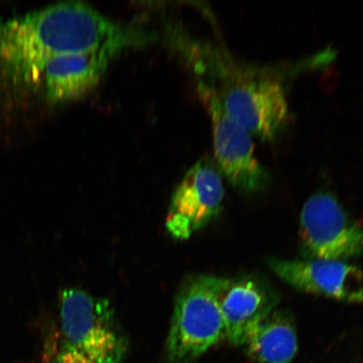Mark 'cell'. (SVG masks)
I'll return each instance as SVG.
<instances>
[{
  "label": "cell",
  "mask_w": 363,
  "mask_h": 363,
  "mask_svg": "<svg viewBox=\"0 0 363 363\" xmlns=\"http://www.w3.org/2000/svg\"><path fill=\"white\" fill-rule=\"evenodd\" d=\"M269 265L280 279L301 291L345 303H363V272L357 266L319 258H272Z\"/></svg>",
  "instance_id": "obj_8"
},
{
  "label": "cell",
  "mask_w": 363,
  "mask_h": 363,
  "mask_svg": "<svg viewBox=\"0 0 363 363\" xmlns=\"http://www.w3.org/2000/svg\"><path fill=\"white\" fill-rule=\"evenodd\" d=\"M49 363H95L88 357L67 343L60 352Z\"/></svg>",
  "instance_id": "obj_12"
},
{
  "label": "cell",
  "mask_w": 363,
  "mask_h": 363,
  "mask_svg": "<svg viewBox=\"0 0 363 363\" xmlns=\"http://www.w3.org/2000/svg\"><path fill=\"white\" fill-rule=\"evenodd\" d=\"M199 90L210 113L216 164L231 185L244 193L262 192L269 184V172L255 156L252 135L226 115L210 86Z\"/></svg>",
  "instance_id": "obj_5"
},
{
  "label": "cell",
  "mask_w": 363,
  "mask_h": 363,
  "mask_svg": "<svg viewBox=\"0 0 363 363\" xmlns=\"http://www.w3.org/2000/svg\"><path fill=\"white\" fill-rule=\"evenodd\" d=\"M118 54L113 50L101 49L50 58L43 71L49 101H74L88 94L96 88L108 63Z\"/></svg>",
  "instance_id": "obj_10"
},
{
  "label": "cell",
  "mask_w": 363,
  "mask_h": 363,
  "mask_svg": "<svg viewBox=\"0 0 363 363\" xmlns=\"http://www.w3.org/2000/svg\"><path fill=\"white\" fill-rule=\"evenodd\" d=\"M61 324L68 344L95 363H121L126 344L106 298L68 289L61 295Z\"/></svg>",
  "instance_id": "obj_3"
},
{
  "label": "cell",
  "mask_w": 363,
  "mask_h": 363,
  "mask_svg": "<svg viewBox=\"0 0 363 363\" xmlns=\"http://www.w3.org/2000/svg\"><path fill=\"white\" fill-rule=\"evenodd\" d=\"M210 87L226 115L251 135L274 140L287 121L288 101L278 81L242 77L226 82L220 89Z\"/></svg>",
  "instance_id": "obj_6"
},
{
  "label": "cell",
  "mask_w": 363,
  "mask_h": 363,
  "mask_svg": "<svg viewBox=\"0 0 363 363\" xmlns=\"http://www.w3.org/2000/svg\"><path fill=\"white\" fill-rule=\"evenodd\" d=\"M225 338L234 346H244L249 331L276 308L277 296L260 279L213 278Z\"/></svg>",
  "instance_id": "obj_9"
},
{
  "label": "cell",
  "mask_w": 363,
  "mask_h": 363,
  "mask_svg": "<svg viewBox=\"0 0 363 363\" xmlns=\"http://www.w3.org/2000/svg\"><path fill=\"white\" fill-rule=\"evenodd\" d=\"M244 346L257 362H291L298 352L293 318L287 311L274 308L249 331Z\"/></svg>",
  "instance_id": "obj_11"
},
{
  "label": "cell",
  "mask_w": 363,
  "mask_h": 363,
  "mask_svg": "<svg viewBox=\"0 0 363 363\" xmlns=\"http://www.w3.org/2000/svg\"><path fill=\"white\" fill-rule=\"evenodd\" d=\"M225 197L216 163L203 158L190 169L172 195L166 228L176 239L185 240L220 214Z\"/></svg>",
  "instance_id": "obj_7"
},
{
  "label": "cell",
  "mask_w": 363,
  "mask_h": 363,
  "mask_svg": "<svg viewBox=\"0 0 363 363\" xmlns=\"http://www.w3.org/2000/svg\"><path fill=\"white\" fill-rule=\"evenodd\" d=\"M299 238L310 258L344 262L363 253V225L328 192L316 193L303 206Z\"/></svg>",
  "instance_id": "obj_4"
},
{
  "label": "cell",
  "mask_w": 363,
  "mask_h": 363,
  "mask_svg": "<svg viewBox=\"0 0 363 363\" xmlns=\"http://www.w3.org/2000/svg\"><path fill=\"white\" fill-rule=\"evenodd\" d=\"M213 278L195 276L177 295L167 342V356L171 363L194 361L225 338Z\"/></svg>",
  "instance_id": "obj_2"
},
{
  "label": "cell",
  "mask_w": 363,
  "mask_h": 363,
  "mask_svg": "<svg viewBox=\"0 0 363 363\" xmlns=\"http://www.w3.org/2000/svg\"><path fill=\"white\" fill-rule=\"evenodd\" d=\"M134 40L133 27L88 4L58 3L23 16L0 18V72L33 83L54 56L101 49L122 52Z\"/></svg>",
  "instance_id": "obj_1"
}]
</instances>
